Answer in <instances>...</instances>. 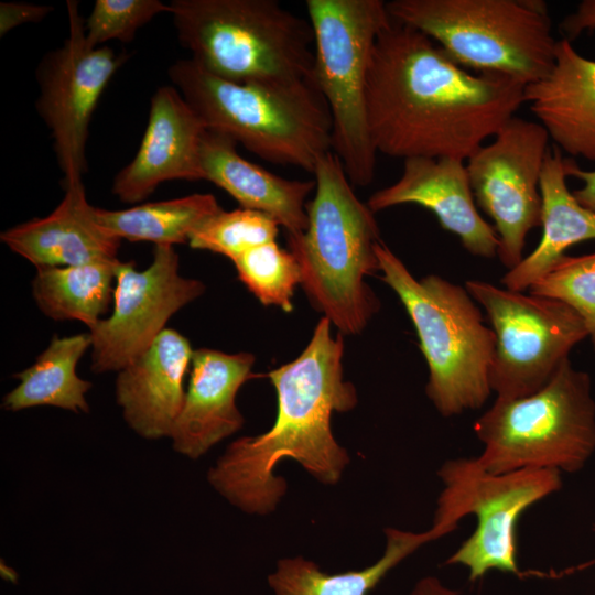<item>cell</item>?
<instances>
[{
	"label": "cell",
	"instance_id": "cell-1",
	"mask_svg": "<svg viewBox=\"0 0 595 595\" xmlns=\"http://www.w3.org/2000/svg\"><path fill=\"white\" fill-rule=\"evenodd\" d=\"M512 77L472 74L433 40L394 20L372 47L367 118L377 152L403 160L466 161L524 102Z\"/></svg>",
	"mask_w": 595,
	"mask_h": 595
},
{
	"label": "cell",
	"instance_id": "cell-2",
	"mask_svg": "<svg viewBox=\"0 0 595 595\" xmlns=\"http://www.w3.org/2000/svg\"><path fill=\"white\" fill-rule=\"evenodd\" d=\"M322 317L303 351L269 372L277 392V416L267 432L229 444L207 474L210 485L249 513L275 509L286 484L274 475L285 458L298 462L323 484H335L349 462L332 432L334 412L357 404L353 383L344 380V339Z\"/></svg>",
	"mask_w": 595,
	"mask_h": 595
},
{
	"label": "cell",
	"instance_id": "cell-3",
	"mask_svg": "<svg viewBox=\"0 0 595 595\" xmlns=\"http://www.w3.org/2000/svg\"><path fill=\"white\" fill-rule=\"evenodd\" d=\"M314 197L306 204L307 227L288 235L311 304L344 335L361 333L380 303L365 282L379 271L380 241L374 212L354 193L339 158L323 154L313 172Z\"/></svg>",
	"mask_w": 595,
	"mask_h": 595
},
{
	"label": "cell",
	"instance_id": "cell-4",
	"mask_svg": "<svg viewBox=\"0 0 595 595\" xmlns=\"http://www.w3.org/2000/svg\"><path fill=\"white\" fill-rule=\"evenodd\" d=\"M167 76L206 130L268 162L313 174L318 159L333 151L329 109L314 80L237 83L192 58L173 63Z\"/></svg>",
	"mask_w": 595,
	"mask_h": 595
},
{
	"label": "cell",
	"instance_id": "cell-5",
	"mask_svg": "<svg viewBox=\"0 0 595 595\" xmlns=\"http://www.w3.org/2000/svg\"><path fill=\"white\" fill-rule=\"evenodd\" d=\"M381 280L400 299L429 369L425 392L437 412L458 415L482 408L491 393L496 336L465 288L430 274L414 278L382 241L376 246Z\"/></svg>",
	"mask_w": 595,
	"mask_h": 595
},
{
	"label": "cell",
	"instance_id": "cell-6",
	"mask_svg": "<svg viewBox=\"0 0 595 595\" xmlns=\"http://www.w3.org/2000/svg\"><path fill=\"white\" fill-rule=\"evenodd\" d=\"M169 8L180 43L209 73L237 83L314 80L312 25L278 1L172 0Z\"/></svg>",
	"mask_w": 595,
	"mask_h": 595
},
{
	"label": "cell",
	"instance_id": "cell-7",
	"mask_svg": "<svg viewBox=\"0 0 595 595\" xmlns=\"http://www.w3.org/2000/svg\"><path fill=\"white\" fill-rule=\"evenodd\" d=\"M484 469L577 473L595 453V399L591 376L565 360L537 392L498 399L473 425Z\"/></svg>",
	"mask_w": 595,
	"mask_h": 595
},
{
	"label": "cell",
	"instance_id": "cell-8",
	"mask_svg": "<svg viewBox=\"0 0 595 595\" xmlns=\"http://www.w3.org/2000/svg\"><path fill=\"white\" fill-rule=\"evenodd\" d=\"M392 20L433 40L454 62L524 86L547 76L556 42L540 0H392Z\"/></svg>",
	"mask_w": 595,
	"mask_h": 595
},
{
	"label": "cell",
	"instance_id": "cell-9",
	"mask_svg": "<svg viewBox=\"0 0 595 595\" xmlns=\"http://www.w3.org/2000/svg\"><path fill=\"white\" fill-rule=\"evenodd\" d=\"M314 33L315 84L333 123V152L351 185L371 183L377 161L366 86L374 44L391 18L382 0H306Z\"/></svg>",
	"mask_w": 595,
	"mask_h": 595
},
{
	"label": "cell",
	"instance_id": "cell-10",
	"mask_svg": "<svg viewBox=\"0 0 595 595\" xmlns=\"http://www.w3.org/2000/svg\"><path fill=\"white\" fill-rule=\"evenodd\" d=\"M556 469H520L493 474L476 457L446 461L437 475L443 489L437 498L432 527L440 537L458 528L473 515L474 532L446 560L468 569L476 582L490 570L519 575L516 528L522 513L562 488Z\"/></svg>",
	"mask_w": 595,
	"mask_h": 595
},
{
	"label": "cell",
	"instance_id": "cell-11",
	"mask_svg": "<svg viewBox=\"0 0 595 595\" xmlns=\"http://www.w3.org/2000/svg\"><path fill=\"white\" fill-rule=\"evenodd\" d=\"M465 289L486 311L496 336L489 385L498 399L540 390L587 337L581 317L558 300L480 280H467Z\"/></svg>",
	"mask_w": 595,
	"mask_h": 595
},
{
	"label": "cell",
	"instance_id": "cell-12",
	"mask_svg": "<svg viewBox=\"0 0 595 595\" xmlns=\"http://www.w3.org/2000/svg\"><path fill=\"white\" fill-rule=\"evenodd\" d=\"M66 7L68 34L41 60L36 71V110L51 131L64 187L83 184L93 113L109 80L128 58L108 46H91L78 2L69 0Z\"/></svg>",
	"mask_w": 595,
	"mask_h": 595
},
{
	"label": "cell",
	"instance_id": "cell-13",
	"mask_svg": "<svg viewBox=\"0 0 595 595\" xmlns=\"http://www.w3.org/2000/svg\"><path fill=\"white\" fill-rule=\"evenodd\" d=\"M549 139L540 122L513 116L465 161L474 198L494 221L497 256L508 270L523 259L528 234L541 225L540 176Z\"/></svg>",
	"mask_w": 595,
	"mask_h": 595
},
{
	"label": "cell",
	"instance_id": "cell-14",
	"mask_svg": "<svg viewBox=\"0 0 595 595\" xmlns=\"http://www.w3.org/2000/svg\"><path fill=\"white\" fill-rule=\"evenodd\" d=\"M113 306L89 334L94 372L119 371L143 354L166 328L169 320L199 298L205 285L178 272L174 246L156 245L150 266L132 261L116 266Z\"/></svg>",
	"mask_w": 595,
	"mask_h": 595
},
{
	"label": "cell",
	"instance_id": "cell-15",
	"mask_svg": "<svg viewBox=\"0 0 595 595\" xmlns=\"http://www.w3.org/2000/svg\"><path fill=\"white\" fill-rule=\"evenodd\" d=\"M205 127L173 85L159 87L151 98L148 123L139 149L113 178L111 192L122 203L148 198L172 180H204L199 144Z\"/></svg>",
	"mask_w": 595,
	"mask_h": 595
},
{
	"label": "cell",
	"instance_id": "cell-16",
	"mask_svg": "<svg viewBox=\"0 0 595 595\" xmlns=\"http://www.w3.org/2000/svg\"><path fill=\"white\" fill-rule=\"evenodd\" d=\"M401 204H416L431 210L441 227L458 237L473 256H497V232L477 210L464 161L405 159L401 176L376 191L367 202L374 213Z\"/></svg>",
	"mask_w": 595,
	"mask_h": 595
},
{
	"label": "cell",
	"instance_id": "cell-17",
	"mask_svg": "<svg viewBox=\"0 0 595 595\" xmlns=\"http://www.w3.org/2000/svg\"><path fill=\"white\" fill-rule=\"evenodd\" d=\"M255 356L212 348L193 351L191 377L182 410L171 432L173 448L196 459L244 424L236 397L249 380Z\"/></svg>",
	"mask_w": 595,
	"mask_h": 595
},
{
	"label": "cell",
	"instance_id": "cell-18",
	"mask_svg": "<svg viewBox=\"0 0 595 595\" xmlns=\"http://www.w3.org/2000/svg\"><path fill=\"white\" fill-rule=\"evenodd\" d=\"M193 351L185 336L165 328L143 354L118 371L117 403L126 423L141 437H170L184 403V378Z\"/></svg>",
	"mask_w": 595,
	"mask_h": 595
},
{
	"label": "cell",
	"instance_id": "cell-19",
	"mask_svg": "<svg viewBox=\"0 0 595 595\" xmlns=\"http://www.w3.org/2000/svg\"><path fill=\"white\" fill-rule=\"evenodd\" d=\"M58 206L1 232V241L37 269L119 260L121 239L97 220L84 184L64 187Z\"/></svg>",
	"mask_w": 595,
	"mask_h": 595
},
{
	"label": "cell",
	"instance_id": "cell-20",
	"mask_svg": "<svg viewBox=\"0 0 595 595\" xmlns=\"http://www.w3.org/2000/svg\"><path fill=\"white\" fill-rule=\"evenodd\" d=\"M524 102L561 151L595 161V61L558 41L550 73L524 87Z\"/></svg>",
	"mask_w": 595,
	"mask_h": 595
},
{
	"label": "cell",
	"instance_id": "cell-21",
	"mask_svg": "<svg viewBox=\"0 0 595 595\" xmlns=\"http://www.w3.org/2000/svg\"><path fill=\"white\" fill-rule=\"evenodd\" d=\"M199 164L204 180L231 195L241 208L272 217L288 235L306 229V198L315 190L314 178L275 175L242 158L232 139L210 130L201 140Z\"/></svg>",
	"mask_w": 595,
	"mask_h": 595
},
{
	"label": "cell",
	"instance_id": "cell-22",
	"mask_svg": "<svg viewBox=\"0 0 595 595\" xmlns=\"http://www.w3.org/2000/svg\"><path fill=\"white\" fill-rule=\"evenodd\" d=\"M565 161L556 145L549 148L540 176L542 236L536 249L502 275L500 282L508 290H529L567 248L595 239V213L582 206L569 190Z\"/></svg>",
	"mask_w": 595,
	"mask_h": 595
},
{
	"label": "cell",
	"instance_id": "cell-23",
	"mask_svg": "<svg viewBox=\"0 0 595 595\" xmlns=\"http://www.w3.org/2000/svg\"><path fill=\"white\" fill-rule=\"evenodd\" d=\"M385 533V552L368 567L328 574L301 556L283 559L269 575V585L274 595H368L408 555L441 538L433 528L423 532L387 528Z\"/></svg>",
	"mask_w": 595,
	"mask_h": 595
},
{
	"label": "cell",
	"instance_id": "cell-24",
	"mask_svg": "<svg viewBox=\"0 0 595 595\" xmlns=\"http://www.w3.org/2000/svg\"><path fill=\"white\" fill-rule=\"evenodd\" d=\"M89 347V333L54 336L31 366L14 375L20 382L3 397L2 407L15 412L50 405L74 413H87L89 405L86 393L93 385L82 379L76 368Z\"/></svg>",
	"mask_w": 595,
	"mask_h": 595
},
{
	"label": "cell",
	"instance_id": "cell-25",
	"mask_svg": "<svg viewBox=\"0 0 595 595\" xmlns=\"http://www.w3.org/2000/svg\"><path fill=\"white\" fill-rule=\"evenodd\" d=\"M118 261L37 269L31 284L37 307L54 321L75 320L91 329L113 299Z\"/></svg>",
	"mask_w": 595,
	"mask_h": 595
},
{
	"label": "cell",
	"instance_id": "cell-26",
	"mask_svg": "<svg viewBox=\"0 0 595 595\" xmlns=\"http://www.w3.org/2000/svg\"><path fill=\"white\" fill-rule=\"evenodd\" d=\"M212 194L143 203L120 210L95 207L98 223L119 239L174 246L188 244L193 232L221 210Z\"/></svg>",
	"mask_w": 595,
	"mask_h": 595
},
{
	"label": "cell",
	"instance_id": "cell-27",
	"mask_svg": "<svg viewBox=\"0 0 595 595\" xmlns=\"http://www.w3.org/2000/svg\"><path fill=\"white\" fill-rule=\"evenodd\" d=\"M239 280L266 306L284 312L293 309L295 286L301 284V271L293 253L277 241L255 247L231 260Z\"/></svg>",
	"mask_w": 595,
	"mask_h": 595
},
{
	"label": "cell",
	"instance_id": "cell-28",
	"mask_svg": "<svg viewBox=\"0 0 595 595\" xmlns=\"http://www.w3.org/2000/svg\"><path fill=\"white\" fill-rule=\"evenodd\" d=\"M279 227L277 220L261 212L221 209L193 232L188 245L234 260L255 247L275 241Z\"/></svg>",
	"mask_w": 595,
	"mask_h": 595
},
{
	"label": "cell",
	"instance_id": "cell-29",
	"mask_svg": "<svg viewBox=\"0 0 595 595\" xmlns=\"http://www.w3.org/2000/svg\"><path fill=\"white\" fill-rule=\"evenodd\" d=\"M529 291L569 305L583 321L595 350V251L564 255Z\"/></svg>",
	"mask_w": 595,
	"mask_h": 595
},
{
	"label": "cell",
	"instance_id": "cell-30",
	"mask_svg": "<svg viewBox=\"0 0 595 595\" xmlns=\"http://www.w3.org/2000/svg\"><path fill=\"white\" fill-rule=\"evenodd\" d=\"M169 11V3L159 0H96L85 22L86 40L94 47L131 42L140 28Z\"/></svg>",
	"mask_w": 595,
	"mask_h": 595
},
{
	"label": "cell",
	"instance_id": "cell-31",
	"mask_svg": "<svg viewBox=\"0 0 595 595\" xmlns=\"http://www.w3.org/2000/svg\"><path fill=\"white\" fill-rule=\"evenodd\" d=\"M53 11V7L25 2L0 3V35L28 23H37Z\"/></svg>",
	"mask_w": 595,
	"mask_h": 595
},
{
	"label": "cell",
	"instance_id": "cell-32",
	"mask_svg": "<svg viewBox=\"0 0 595 595\" xmlns=\"http://www.w3.org/2000/svg\"><path fill=\"white\" fill-rule=\"evenodd\" d=\"M561 30L569 41L574 40L584 31H595V0L582 1L575 12L561 22Z\"/></svg>",
	"mask_w": 595,
	"mask_h": 595
},
{
	"label": "cell",
	"instance_id": "cell-33",
	"mask_svg": "<svg viewBox=\"0 0 595 595\" xmlns=\"http://www.w3.org/2000/svg\"><path fill=\"white\" fill-rule=\"evenodd\" d=\"M567 176H574L583 182V186L573 192L574 197L585 208L595 213V171L582 170L575 161H565Z\"/></svg>",
	"mask_w": 595,
	"mask_h": 595
},
{
	"label": "cell",
	"instance_id": "cell-34",
	"mask_svg": "<svg viewBox=\"0 0 595 595\" xmlns=\"http://www.w3.org/2000/svg\"><path fill=\"white\" fill-rule=\"evenodd\" d=\"M411 595H459V592L446 587L434 576H426L415 584Z\"/></svg>",
	"mask_w": 595,
	"mask_h": 595
},
{
	"label": "cell",
	"instance_id": "cell-35",
	"mask_svg": "<svg viewBox=\"0 0 595 595\" xmlns=\"http://www.w3.org/2000/svg\"><path fill=\"white\" fill-rule=\"evenodd\" d=\"M593 531L595 532V524H594V527H593Z\"/></svg>",
	"mask_w": 595,
	"mask_h": 595
}]
</instances>
